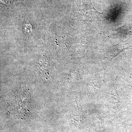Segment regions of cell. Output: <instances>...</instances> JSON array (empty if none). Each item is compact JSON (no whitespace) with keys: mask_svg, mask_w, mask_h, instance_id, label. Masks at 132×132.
Wrapping results in <instances>:
<instances>
[{"mask_svg":"<svg viewBox=\"0 0 132 132\" xmlns=\"http://www.w3.org/2000/svg\"><path fill=\"white\" fill-rule=\"evenodd\" d=\"M28 93L23 91L22 88H20L13 93L10 98V104L13 110L15 112H26L29 110V95Z\"/></svg>","mask_w":132,"mask_h":132,"instance_id":"1","label":"cell"}]
</instances>
